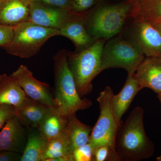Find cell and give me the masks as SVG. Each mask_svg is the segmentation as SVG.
Here are the masks:
<instances>
[{
	"label": "cell",
	"instance_id": "6da1fadb",
	"mask_svg": "<svg viewBox=\"0 0 161 161\" xmlns=\"http://www.w3.org/2000/svg\"><path fill=\"white\" fill-rule=\"evenodd\" d=\"M143 116V109L136 107L121 124L115 142L119 161H140L153 155L154 146L145 132Z\"/></svg>",
	"mask_w": 161,
	"mask_h": 161
},
{
	"label": "cell",
	"instance_id": "7a4b0ae2",
	"mask_svg": "<svg viewBox=\"0 0 161 161\" xmlns=\"http://www.w3.org/2000/svg\"><path fill=\"white\" fill-rule=\"evenodd\" d=\"M53 60L54 95L57 108L62 115L69 118L78 111L89 108L93 104L89 99L82 98L78 94L68 64L67 51H59L54 57Z\"/></svg>",
	"mask_w": 161,
	"mask_h": 161
},
{
	"label": "cell",
	"instance_id": "3957f363",
	"mask_svg": "<svg viewBox=\"0 0 161 161\" xmlns=\"http://www.w3.org/2000/svg\"><path fill=\"white\" fill-rule=\"evenodd\" d=\"M135 1L101 5L88 12L85 24L89 33L96 40H108L118 35L130 18Z\"/></svg>",
	"mask_w": 161,
	"mask_h": 161
},
{
	"label": "cell",
	"instance_id": "277c9868",
	"mask_svg": "<svg viewBox=\"0 0 161 161\" xmlns=\"http://www.w3.org/2000/svg\"><path fill=\"white\" fill-rule=\"evenodd\" d=\"M105 41L96 40L91 46L81 51H67L69 67L81 98L92 92V80L102 72L101 59Z\"/></svg>",
	"mask_w": 161,
	"mask_h": 161
},
{
	"label": "cell",
	"instance_id": "5b68a950",
	"mask_svg": "<svg viewBox=\"0 0 161 161\" xmlns=\"http://www.w3.org/2000/svg\"><path fill=\"white\" fill-rule=\"evenodd\" d=\"M57 36H60L59 30L27 21L14 27L11 42L3 47L10 54L29 58L37 54L48 39Z\"/></svg>",
	"mask_w": 161,
	"mask_h": 161
},
{
	"label": "cell",
	"instance_id": "8992f818",
	"mask_svg": "<svg viewBox=\"0 0 161 161\" xmlns=\"http://www.w3.org/2000/svg\"><path fill=\"white\" fill-rule=\"evenodd\" d=\"M105 43L101 59V71L121 68L134 75L145 56L126 38L114 37Z\"/></svg>",
	"mask_w": 161,
	"mask_h": 161
},
{
	"label": "cell",
	"instance_id": "52a82bcc",
	"mask_svg": "<svg viewBox=\"0 0 161 161\" xmlns=\"http://www.w3.org/2000/svg\"><path fill=\"white\" fill-rule=\"evenodd\" d=\"M114 95L110 86H107L97 98L100 108L98 120L92 128L89 143L93 149L106 146L117 154L115 142L116 134L121 123L117 120L112 111V101Z\"/></svg>",
	"mask_w": 161,
	"mask_h": 161
},
{
	"label": "cell",
	"instance_id": "ba28073f",
	"mask_svg": "<svg viewBox=\"0 0 161 161\" xmlns=\"http://www.w3.org/2000/svg\"><path fill=\"white\" fill-rule=\"evenodd\" d=\"M147 57L161 59V35L152 23L133 21L126 37Z\"/></svg>",
	"mask_w": 161,
	"mask_h": 161
},
{
	"label": "cell",
	"instance_id": "9c48e42d",
	"mask_svg": "<svg viewBox=\"0 0 161 161\" xmlns=\"http://www.w3.org/2000/svg\"><path fill=\"white\" fill-rule=\"evenodd\" d=\"M10 76L18 81L31 99L48 106L57 108L54 95L49 85L37 80L26 65H20Z\"/></svg>",
	"mask_w": 161,
	"mask_h": 161
},
{
	"label": "cell",
	"instance_id": "30bf717a",
	"mask_svg": "<svg viewBox=\"0 0 161 161\" xmlns=\"http://www.w3.org/2000/svg\"><path fill=\"white\" fill-rule=\"evenodd\" d=\"M78 14L70 9L53 7L32 0L28 21L44 27L60 30Z\"/></svg>",
	"mask_w": 161,
	"mask_h": 161
},
{
	"label": "cell",
	"instance_id": "8fae6325",
	"mask_svg": "<svg viewBox=\"0 0 161 161\" xmlns=\"http://www.w3.org/2000/svg\"><path fill=\"white\" fill-rule=\"evenodd\" d=\"M28 131L17 115H15L0 131V151L8 150L22 154L26 147Z\"/></svg>",
	"mask_w": 161,
	"mask_h": 161
},
{
	"label": "cell",
	"instance_id": "7c38bea8",
	"mask_svg": "<svg viewBox=\"0 0 161 161\" xmlns=\"http://www.w3.org/2000/svg\"><path fill=\"white\" fill-rule=\"evenodd\" d=\"M134 76L142 89H150L161 93V59L147 57L139 65Z\"/></svg>",
	"mask_w": 161,
	"mask_h": 161
},
{
	"label": "cell",
	"instance_id": "4fadbf2b",
	"mask_svg": "<svg viewBox=\"0 0 161 161\" xmlns=\"http://www.w3.org/2000/svg\"><path fill=\"white\" fill-rule=\"evenodd\" d=\"M32 0H0V24L14 26L29 20Z\"/></svg>",
	"mask_w": 161,
	"mask_h": 161
},
{
	"label": "cell",
	"instance_id": "5bb4252c",
	"mask_svg": "<svg viewBox=\"0 0 161 161\" xmlns=\"http://www.w3.org/2000/svg\"><path fill=\"white\" fill-rule=\"evenodd\" d=\"M86 14H77L60 30V36L68 38L74 43L75 52L86 49L96 41L86 27L85 19Z\"/></svg>",
	"mask_w": 161,
	"mask_h": 161
},
{
	"label": "cell",
	"instance_id": "9a60e30c",
	"mask_svg": "<svg viewBox=\"0 0 161 161\" xmlns=\"http://www.w3.org/2000/svg\"><path fill=\"white\" fill-rule=\"evenodd\" d=\"M142 89L134 75H128L120 92L117 95H113L112 101V111L119 123H121L123 115L126 112L135 96Z\"/></svg>",
	"mask_w": 161,
	"mask_h": 161
},
{
	"label": "cell",
	"instance_id": "2e32d148",
	"mask_svg": "<svg viewBox=\"0 0 161 161\" xmlns=\"http://www.w3.org/2000/svg\"><path fill=\"white\" fill-rule=\"evenodd\" d=\"M30 99L14 78L0 75V104L10 105L17 110Z\"/></svg>",
	"mask_w": 161,
	"mask_h": 161
},
{
	"label": "cell",
	"instance_id": "e0dca14e",
	"mask_svg": "<svg viewBox=\"0 0 161 161\" xmlns=\"http://www.w3.org/2000/svg\"><path fill=\"white\" fill-rule=\"evenodd\" d=\"M56 108L30 99L23 106L16 110V115L28 129L37 128L43 119Z\"/></svg>",
	"mask_w": 161,
	"mask_h": 161
},
{
	"label": "cell",
	"instance_id": "ac0fdd59",
	"mask_svg": "<svg viewBox=\"0 0 161 161\" xmlns=\"http://www.w3.org/2000/svg\"><path fill=\"white\" fill-rule=\"evenodd\" d=\"M92 130V126L80 122L76 114L69 118L65 132L72 154L75 149L89 143Z\"/></svg>",
	"mask_w": 161,
	"mask_h": 161
},
{
	"label": "cell",
	"instance_id": "d6986e66",
	"mask_svg": "<svg viewBox=\"0 0 161 161\" xmlns=\"http://www.w3.org/2000/svg\"><path fill=\"white\" fill-rule=\"evenodd\" d=\"M28 138L20 161H43L48 141L37 128L28 129Z\"/></svg>",
	"mask_w": 161,
	"mask_h": 161
},
{
	"label": "cell",
	"instance_id": "ffe728a7",
	"mask_svg": "<svg viewBox=\"0 0 161 161\" xmlns=\"http://www.w3.org/2000/svg\"><path fill=\"white\" fill-rule=\"evenodd\" d=\"M130 18L133 21L161 22V0H135Z\"/></svg>",
	"mask_w": 161,
	"mask_h": 161
},
{
	"label": "cell",
	"instance_id": "44dd1931",
	"mask_svg": "<svg viewBox=\"0 0 161 161\" xmlns=\"http://www.w3.org/2000/svg\"><path fill=\"white\" fill-rule=\"evenodd\" d=\"M68 119L59 112L57 108L43 119L37 129L43 137L49 141L64 132Z\"/></svg>",
	"mask_w": 161,
	"mask_h": 161
},
{
	"label": "cell",
	"instance_id": "7402d4cb",
	"mask_svg": "<svg viewBox=\"0 0 161 161\" xmlns=\"http://www.w3.org/2000/svg\"><path fill=\"white\" fill-rule=\"evenodd\" d=\"M43 161H73L65 130L47 143Z\"/></svg>",
	"mask_w": 161,
	"mask_h": 161
},
{
	"label": "cell",
	"instance_id": "603a6c76",
	"mask_svg": "<svg viewBox=\"0 0 161 161\" xmlns=\"http://www.w3.org/2000/svg\"><path fill=\"white\" fill-rule=\"evenodd\" d=\"M94 150L89 143L78 147L72 153L73 161H93Z\"/></svg>",
	"mask_w": 161,
	"mask_h": 161
},
{
	"label": "cell",
	"instance_id": "cb8c5ba5",
	"mask_svg": "<svg viewBox=\"0 0 161 161\" xmlns=\"http://www.w3.org/2000/svg\"><path fill=\"white\" fill-rule=\"evenodd\" d=\"M119 161L117 155L108 146H101L94 149L93 161Z\"/></svg>",
	"mask_w": 161,
	"mask_h": 161
},
{
	"label": "cell",
	"instance_id": "d4e9b609",
	"mask_svg": "<svg viewBox=\"0 0 161 161\" xmlns=\"http://www.w3.org/2000/svg\"><path fill=\"white\" fill-rule=\"evenodd\" d=\"M98 0H72L71 10L76 13L84 14L93 9Z\"/></svg>",
	"mask_w": 161,
	"mask_h": 161
},
{
	"label": "cell",
	"instance_id": "484cf974",
	"mask_svg": "<svg viewBox=\"0 0 161 161\" xmlns=\"http://www.w3.org/2000/svg\"><path fill=\"white\" fill-rule=\"evenodd\" d=\"M16 114V110L13 106L0 104V131L7 121L14 117Z\"/></svg>",
	"mask_w": 161,
	"mask_h": 161
},
{
	"label": "cell",
	"instance_id": "4316f807",
	"mask_svg": "<svg viewBox=\"0 0 161 161\" xmlns=\"http://www.w3.org/2000/svg\"><path fill=\"white\" fill-rule=\"evenodd\" d=\"M14 27L0 24V46L4 47L11 42Z\"/></svg>",
	"mask_w": 161,
	"mask_h": 161
},
{
	"label": "cell",
	"instance_id": "83f0119b",
	"mask_svg": "<svg viewBox=\"0 0 161 161\" xmlns=\"http://www.w3.org/2000/svg\"><path fill=\"white\" fill-rule=\"evenodd\" d=\"M40 2L48 6L61 8V9H70L72 0H33Z\"/></svg>",
	"mask_w": 161,
	"mask_h": 161
},
{
	"label": "cell",
	"instance_id": "f1b7e54d",
	"mask_svg": "<svg viewBox=\"0 0 161 161\" xmlns=\"http://www.w3.org/2000/svg\"><path fill=\"white\" fill-rule=\"evenodd\" d=\"M22 154L14 151H0V161H19L21 160Z\"/></svg>",
	"mask_w": 161,
	"mask_h": 161
},
{
	"label": "cell",
	"instance_id": "f546056e",
	"mask_svg": "<svg viewBox=\"0 0 161 161\" xmlns=\"http://www.w3.org/2000/svg\"><path fill=\"white\" fill-rule=\"evenodd\" d=\"M154 27L158 30V31L160 33L161 35V22H158V23H151Z\"/></svg>",
	"mask_w": 161,
	"mask_h": 161
},
{
	"label": "cell",
	"instance_id": "4dcf8cb0",
	"mask_svg": "<svg viewBox=\"0 0 161 161\" xmlns=\"http://www.w3.org/2000/svg\"><path fill=\"white\" fill-rule=\"evenodd\" d=\"M158 97L159 100L160 102V103L161 104V93H160V94H158Z\"/></svg>",
	"mask_w": 161,
	"mask_h": 161
},
{
	"label": "cell",
	"instance_id": "1f68e13d",
	"mask_svg": "<svg viewBox=\"0 0 161 161\" xmlns=\"http://www.w3.org/2000/svg\"><path fill=\"white\" fill-rule=\"evenodd\" d=\"M157 160L158 161H161V154L157 158Z\"/></svg>",
	"mask_w": 161,
	"mask_h": 161
}]
</instances>
